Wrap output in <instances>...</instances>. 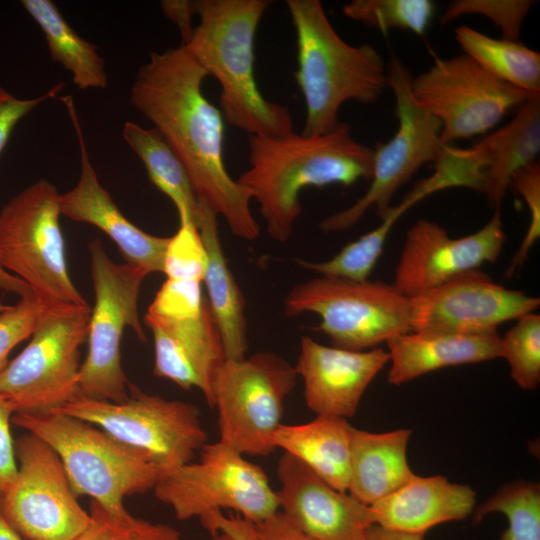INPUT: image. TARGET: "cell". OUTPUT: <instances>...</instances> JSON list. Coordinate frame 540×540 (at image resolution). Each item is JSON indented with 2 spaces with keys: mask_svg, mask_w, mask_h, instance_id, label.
Instances as JSON below:
<instances>
[{
  "mask_svg": "<svg viewBox=\"0 0 540 540\" xmlns=\"http://www.w3.org/2000/svg\"><path fill=\"white\" fill-rule=\"evenodd\" d=\"M373 162L374 149L358 142L345 122L321 135H250L249 168L237 182L258 203L269 237L284 243L301 214L303 189L370 180Z\"/></svg>",
  "mask_w": 540,
  "mask_h": 540,
  "instance_id": "cell-2",
  "label": "cell"
},
{
  "mask_svg": "<svg viewBox=\"0 0 540 540\" xmlns=\"http://www.w3.org/2000/svg\"><path fill=\"white\" fill-rule=\"evenodd\" d=\"M387 78L388 88L395 97L397 131L374 149L371 182L363 196L319 223L326 233L350 229L371 208L382 218L390 209L396 191L424 164L435 163L443 151L440 122L414 99L412 74L395 56L387 66Z\"/></svg>",
  "mask_w": 540,
  "mask_h": 540,
  "instance_id": "cell-14",
  "label": "cell"
},
{
  "mask_svg": "<svg viewBox=\"0 0 540 540\" xmlns=\"http://www.w3.org/2000/svg\"><path fill=\"white\" fill-rule=\"evenodd\" d=\"M14 408L0 394V496L7 490L17 475V462L10 423Z\"/></svg>",
  "mask_w": 540,
  "mask_h": 540,
  "instance_id": "cell-41",
  "label": "cell"
},
{
  "mask_svg": "<svg viewBox=\"0 0 540 540\" xmlns=\"http://www.w3.org/2000/svg\"><path fill=\"white\" fill-rule=\"evenodd\" d=\"M473 522L486 515L502 513L508 528L500 540H540V487L538 483L515 481L502 486L474 511Z\"/></svg>",
  "mask_w": 540,
  "mask_h": 540,
  "instance_id": "cell-32",
  "label": "cell"
},
{
  "mask_svg": "<svg viewBox=\"0 0 540 540\" xmlns=\"http://www.w3.org/2000/svg\"><path fill=\"white\" fill-rule=\"evenodd\" d=\"M268 0H198L199 24L182 45L218 81L224 120L249 135L293 131L289 109L267 100L255 78V35Z\"/></svg>",
  "mask_w": 540,
  "mask_h": 540,
  "instance_id": "cell-3",
  "label": "cell"
},
{
  "mask_svg": "<svg viewBox=\"0 0 540 540\" xmlns=\"http://www.w3.org/2000/svg\"><path fill=\"white\" fill-rule=\"evenodd\" d=\"M17 475L0 496V514L26 540H76L90 522L56 451L27 433L15 442Z\"/></svg>",
  "mask_w": 540,
  "mask_h": 540,
  "instance_id": "cell-15",
  "label": "cell"
},
{
  "mask_svg": "<svg viewBox=\"0 0 540 540\" xmlns=\"http://www.w3.org/2000/svg\"><path fill=\"white\" fill-rule=\"evenodd\" d=\"M207 76L182 45L152 52L138 69L130 102L181 160L200 203L222 216L236 237L254 240L260 227L252 198L225 167L224 118L202 92Z\"/></svg>",
  "mask_w": 540,
  "mask_h": 540,
  "instance_id": "cell-1",
  "label": "cell"
},
{
  "mask_svg": "<svg viewBox=\"0 0 540 540\" xmlns=\"http://www.w3.org/2000/svg\"><path fill=\"white\" fill-rule=\"evenodd\" d=\"M122 136L143 163L149 180L175 205L180 221H191L197 227L201 203L181 160L161 133L126 121Z\"/></svg>",
  "mask_w": 540,
  "mask_h": 540,
  "instance_id": "cell-28",
  "label": "cell"
},
{
  "mask_svg": "<svg viewBox=\"0 0 540 540\" xmlns=\"http://www.w3.org/2000/svg\"><path fill=\"white\" fill-rule=\"evenodd\" d=\"M352 430L347 419L317 415L302 424H281L273 444L290 454L333 488L347 492Z\"/></svg>",
  "mask_w": 540,
  "mask_h": 540,
  "instance_id": "cell-27",
  "label": "cell"
},
{
  "mask_svg": "<svg viewBox=\"0 0 540 540\" xmlns=\"http://www.w3.org/2000/svg\"><path fill=\"white\" fill-rule=\"evenodd\" d=\"M534 5L531 0H453L440 20L448 23L463 15H481L500 29L502 39L519 41L524 20Z\"/></svg>",
  "mask_w": 540,
  "mask_h": 540,
  "instance_id": "cell-36",
  "label": "cell"
},
{
  "mask_svg": "<svg viewBox=\"0 0 540 540\" xmlns=\"http://www.w3.org/2000/svg\"><path fill=\"white\" fill-rule=\"evenodd\" d=\"M12 422L56 451L76 496H89L115 514L127 512L126 497L153 490L163 472L145 450L72 416L15 413Z\"/></svg>",
  "mask_w": 540,
  "mask_h": 540,
  "instance_id": "cell-5",
  "label": "cell"
},
{
  "mask_svg": "<svg viewBox=\"0 0 540 540\" xmlns=\"http://www.w3.org/2000/svg\"><path fill=\"white\" fill-rule=\"evenodd\" d=\"M284 313H313L317 330L332 346L362 351L411 331L409 298L391 283L318 276L294 285L284 299Z\"/></svg>",
  "mask_w": 540,
  "mask_h": 540,
  "instance_id": "cell-8",
  "label": "cell"
},
{
  "mask_svg": "<svg viewBox=\"0 0 540 540\" xmlns=\"http://www.w3.org/2000/svg\"><path fill=\"white\" fill-rule=\"evenodd\" d=\"M476 493L443 476H415L389 496L370 505L374 524L388 530L424 534L434 526L467 518Z\"/></svg>",
  "mask_w": 540,
  "mask_h": 540,
  "instance_id": "cell-22",
  "label": "cell"
},
{
  "mask_svg": "<svg viewBox=\"0 0 540 540\" xmlns=\"http://www.w3.org/2000/svg\"><path fill=\"white\" fill-rule=\"evenodd\" d=\"M420 200L416 193L410 191L400 204L390 207L376 228L348 243L328 260L296 259L295 262L319 276L351 281L368 280L383 252L391 229L397 220Z\"/></svg>",
  "mask_w": 540,
  "mask_h": 540,
  "instance_id": "cell-31",
  "label": "cell"
},
{
  "mask_svg": "<svg viewBox=\"0 0 540 540\" xmlns=\"http://www.w3.org/2000/svg\"><path fill=\"white\" fill-rule=\"evenodd\" d=\"M414 99L441 124V142L493 129L530 96L486 72L465 54L438 59L411 81Z\"/></svg>",
  "mask_w": 540,
  "mask_h": 540,
  "instance_id": "cell-16",
  "label": "cell"
},
{
  "mask_svg": "<svg viewBox=\"0 0 540 540\" xmlns=\"http://www.w3.org/2000/svg\"><path fill=\"white\" fill-rule=\"evenodd\" d=\"M200 522L212 536L221 531L233 540H255L254 523L240 515L226 517L217 511L200 518Z\"/></svg>",
  "mask_w": 540,
  "mask_h": 540,
  "instance_id": "cell-42",
  "label": "cell"
},
{
  "mask_svg": "<svg viewBox=\"0 0 540 540\" xmlns=\"http://www.w3.org/2000/svg\"><path fill=\"white\" fill-rule=\"evenodd\" d=\"M509 187L519 193L530 211V222L527 232L513 256L507 269V277L511 278L519 271L529 255L530 250L540 237V165L534 161L512 176Z\"/></svg>",
  "mask_w": 540,
  "mask_h": 540,
  "instance_id": "cell-38",
  "label": "cell"
},
{
  "mask_svg": "<svg viewBox=\"0 0 540 540\" xmlns=\"http://www.w3.org/2000/svg\"><path fill=\"white\" fill-rule=\"evenodd\" d=\"M198 229L207 253L202 282L220 333L225 358L242 359L248 349L245 299L221 245L217 214L202 203Z\"/></svg>",
  "mask_w": 540,
  "mask_h": 540,
  "instance_id": "cell-26",
  "label": "cell"
},
{
  "mask_svg": "<svg viewBox=\"0 0 540 540\" xmlns=\"http://www.w3.org/2000/svg\"><path fill=\"white\" fill-rule=\"evenodd\" d=\"M0 290L18 295L19 298L35 296L30 287L21 279L6 271L0 265Z\"/></svg>",
  "mask_w": 540,
  "mask_h": 540,
  "instance_id": "cell-45",
  "label": "cell"
},
{
  "mask_svg": "<svg viewBox=\"0 0 540 540\" xmlns=\"http://www.w3.org/2000/svg\"><path fill=\"white\" fill-rule=\"evenodd\" d=\"M45 305L36 297H22L0 312V374L8 364L10 352L30 338Z\"/></svg>",
  "mask_w": 540,
  "mask_h": 540,
  "instance_id": "cell-39",
  "label": "cell"
},
{
  "mask_svg": "<svg viewBox=\"0 0 540 540\" xmlns=\"http://www.w3.org/2000/svg\"><path fill=\"white\" fill-rule=\"evenodd\" d=\"M255 525V540H315L300 530L281 511Z\"/></svg>",
  "mask_w": 540,
  "mask_h": 540,
  "instance_id": "cell-43",
  "label": "cell"
},
{
  "mask_svg": "<svg viewBox=\"0 0 540 540\" xmlns=\"http://www.w3.org/2000/svg\"><path fill=\"white\" fill-rule=\"evenodd\" d=\"M21 5L37 23L53 61L72 75L80 90L104 89L108 85L103 58L97 47L82 38L50 0H22Z\"/></svg>",
  "mask_w": 540,
  "mask_h": 540,
  "instance_id": "cell-29",
  "label": "cell"
},
{
  "mask_svg": "<svg viewBox=\"0 0 540 540\" xmlns=\"http://www.w3.org/2000/svg\"><path fill=\"white\" fill-rule=\"evenodd\" d=\"M430 0H353L343 6V14L387 34L392 29L408 30L423 36L433 18Z\"/></svg>",
  "mask_w": 540,
  "mask_h": 540,
  "instance_id": "cell-33",
  "label": "cell"
},
{
  "mask_svg": "<svg viewBox=\"0 0 540 540\" xmlns=\"http://www.w3.org/2000/svg\"><path fill=\"white\" fill-rule=\"evenodd\" d=\"M90 272L95 293L88 330V352L81 364L78 395L114 403L129 397V382L121 364L120 344L124 330L131 328L146 341L139 319L138 298L148 275L126 263H115L102 242H90Z\"/></svg>",
  "mask_w": 540,
  "mask_h": 540,
  "instance_id": "cell-9",
  "label": "cell"
},
{
  "mask_svg": "<svg viewBox=\"0 0 540 540\" xmlns=\"http://www.w3.org/2000/svg\"><path fill=\"white\" fill-rule=\"evenodd\" d=\"M386 343L391 362L387 380L392 385H402L445 367L501 358L498 331L484 334L410 331Z\"/></svg>",
  "mask_w": 540,
  "mask_h": 540,
  "instance_id": "cell-23",
  "label": "cell"
},
{
  "mask_svg": "<svg viewBox=\"0 0 540 540\" xmlns=\"http://www.w3.org/2000/svg\"><path fill=\"white\" fill-rule=\"evenodd\" d=\"M56 187L40 179L0 210V265L44 305H88L71 280Z\"/></svg>",
  "mask_w": 540,
  "mask_h": 540,
  "instance_id": "cell-6",
  "label": "cell"
},
{
  "mask_svg": "<svg viewBox=\"0 0 540 540\" xmlns=\"http://www.w3.org/2000/svg\"><path fill=\"white\" fill-rule=\"evenodd\" d=\"M409 304L411 331L484 334L534 312L540 299L506 288L474 269L409 298Z\"/></svg>",
  "mask_w": 540,
  "mask_h": 540,
  "instance_id": "cell-17",
  "label": "cell"
},
{
  "mask_svg": "<svg viewBox=\"0 0 540 540\" xmlns=\"http://www.w3.org/2000/svg\"><path fill=\"white\" fill-rule=\"evenodd\" d=\"M6 307H7V305H3V304L0 303V312L3 311Z\"/></svg>",
  "mask_w": 540,
  "mask_h": 540,
  "instance_id": "cell-49",
  "label": "cell"
},
{
  "mask_svg": "<svg viewBox=\"0 0 540 540\" xmlns=\"http://www.w3.org/2000/svg\"><path fill=\"white\" fill-rule=\"evenodd\" d=\"M297 43L295 79L306 106L304 135L332 131L348 101L375 103L388 88L387 67L375 47L344 41L319 0H287Z\"/></svg>",
  "mask_w": 540,
  "mask_h": 540,
  "instance_id": "cell-4",
  "label": "cell"
},
{
  "mask_svg": "<svg viewBox=\"0 0 540 540\" xmlns=\"http://www.w3.org/2000/svg\"><path fill=\"white\" fill-rule=\"evenodd\" d=\"M279 511L315 540H364L370 507L341 492L284 452L277 465Z\"/></svg>",
  "mask_w": 540,
  "mask_h": 540,
  "instance_id": "cell-20",
  "label": "cell"
},
{
  "mask_svg": "<svg viewBox=\"0 0 540 540\" xmlns=\"http://www.w3.org/2000/svg\"><path fill=\"white\" fill-rule=\"evenodd\" d=\"M60 100L68 112L80 152L78 182L59 196L61 215L76 222L88 223L103 231L118 247L126 264L147 274L163 273L169 237H159L143 231L119 210L109 192L101 185L91 163L73 98L66 95Z\"/></svg>",
  "mask_w": 540,
  "mask_h": 540,
  "instance_id": "cell-19",
  "label": "cell"
},
{
  "mask_svg": "<svg viewBox=\"0 0 540 540\" xmlns=\"http://www.w3.org/2000/svg\"><path fill=\"white\" fill-rule=\"evenodd\" d=\"M153 491L182 521L230 509L258 524L279 510L264 470L220 441L206 443L198 462L163 471Z\"/></svg>",
  "mask_w": 540,
  "mask_h": 540,
  "instance_id": "cell-12",
  "label": "cell"
},
{
  "mask_svg": "<svg viewBox=\"0 0 540 540\" xmlns=\"http://www.w3.org/2000/svg\"><path fill=\"white\" fill-rule=\"evenodd\" d=\"M424 534L404 533L388 530L376 524L371 525L365 533L364 540H423Z\"/></svg>",
  "mask_w": 540,
  "mask_h": 540,
  "instance_id": "cell-46",
  "label": "cell"
},
{
  "mask_svg": "<svg viewBox=\"0 0 540 540\" xmlns=\"http://www.w3.org/2000/svg\"><path fill=\"white\" fill-rule=\"evenodd\" d=\"M88 305H45L26 347L0 374V394L15 413H47L78 395Z\"/></svg>",
  "mask_w": 540,
  "mask_h": 540,
  "instance_id": "cell-7",
  "label": "cell"
},
{
  "mask_svg": "<svg viewBox=\"0 0 540 540\" xmlns=\"http://www.w3.org/2000/svg\"><path fill=\"white\" fill-rule=\"evenodd\" d=\"M164 15L178 28L182 44L185 45L192 36V19L197 15V1L164 0L160 4Z\"/></svg>",
  "mask_w": 540,
  "mask_h": 540,
  "instance_id": "cell-44",
  "label": "cell"
},
{
  "mask_svg": "<svg viewBox=\"0 0 540 540\" xmlns=\"http://www.w3.org/2000/svg\"><path fill=\"white\" fill-rule=\"evenodd\" d=\"M64 83H57L42 95L20 99L0 87V154L4 150L16 125L43 102L55 98Z\"/></svg>",
  "mask_w": 540,
  "mask_h": 540,
  "instance_id": "cell-40",
  "label": "cell"
},
{
  "mask_svg": "<svg viewBox=\"0 0 540 540\" xmlns=\"http://www.w3.org/2000/svg\"><path fill=\"white\" fill-rule=\"evenodd\" d=\"M0 540H26L19 535L0 514Z\"/></svg>",
  "mask_w": 540,
  "mask_h": 540,
  "instance_id": "cell-47",
  "label": "cell"
},
{
  "mask_svg": "<svg viewBox=\"0 0 540 540\" xmlns=\"http://www.w3.org/2000/svg\"><path fill=\"white\" fill-rule=\"evenodd\" d=\"M90 522L76 540H180L174 527L131 515L115 514L96 501L89 506Z\"/></svg>",
  "mask_w": 540,
  "mask_h": 540,
  "instance_id": "cell-35",
  "label": "cell"
},
{
  "mask_svg": "<svg viewBox=\"0 0 540 540\" xmlns=\"http://www.w3.org/2000/svg\"><path fill=\"white\" fill-rule=\"evenodd\" d=\"M51 412L97 425L116 439L145 450L163 471L192 462L207 443L194 405L146 394L131 383L129 397L122 403L77 395Z\"/></svg>",
  "mask_w": 540,
  "mask_h": 540,
  "instance_id": "cell-13",
  "label": "cell"
},
{
  "mask_svg": "<svg viewBox=\"0 0 540 540\" xmlns=\"http://www.w3.org/2000/svg\"><path fill=\"white\" fill-rule=\"evenodd\" d=\"M412 431L372 433L353 427L348 493L370 506L389 496L416 475L407 461Z\"/></svg>",
  "mask_w": 540,
  "mask_h": 540,
  "instance_id": "cell-25",
  "label": "cell"
},
{
  "mask_svg": "<svg viewBox=\"0 0 540 540\" xmlns=\"http://www.w3.org/2000/svg\"><path fill=\"white\" fill-rule=\"evenodd\" d=\"M201 283L167 278L144 321L153 335L155 376L198 388L212 407V382L225 353Z\"/></svg>",
  "mask_w": 540,
  "mask_h": 540,
  "instance_id": "cell-10",
  "label": "cell"
},
{
  "mask_svg": "<svg viewBox=\"0 0 540 540\" xmlns=\"http://www.w3.org/2000/svg\"><path fill=\"white\" fill-rule=\"evenodd\" d=\"M297 376L293 365L271 352L225 358L212 382L219 441L244 456L273 453L285 399L294 389Z\"/></svg>",
  "mask_w": 540,
  "mask_h": 540,
  "instance_id": "cell-11",
  "label": "cell"
},
{
  "mask_svg": "<svg viewBox=\"0 0 540 540\" xmlns=\"http://www.w3.org/2000/svg\"><path fill=\"white\" fill-rule=\"evenodd\" d=\"M212 540H233L228 534L219 531L212 536Z\"/></svg>",
  "mask_w": 540,
  "mask_h": 540,
  "instance_id": "cell-48",
  "label": "cell"
},
{
  "mask_svg": "<svg viewBox=\"0 0 540 540\" xmlns=\"http://www.w3.org/2000/svg\"><path fill=\"white\" fill-rule=\"evenodd\" d=\"M484 170L483 191L499 209L518 170L536 161L540 151V94L530 96L514 118L472 146Z\"/></svg>",
  "mask_w": 540,
  "mask_h": 540,
  "instance_id": "cell-24",
  "label": "cell"
},
{
  "mask_svg": "<svg viewBox=\"0 0 540 540\" xmlns=\"http://www.w3.org/2000/svg\"><path fill=\"white\" fill-rule=\"evenodd\" d=\"M501 358L510 375L523 390H534L540 383V315L527 313L501 337Z\"/></svg>",
  "mask_w": 540,
  "mask_h": 540,
  "instance_id": "cell-34",
  "label": "cell"
},
{
  "mask_svg": "<svg viewBox=\"0 0 540 540\" xmlns=\"http://www.w3.org/2000/svg\"><path fill=\"white\" fill-rule=\"evenodd\" d=\"M207 253L198 227L191 221H180L176 233L169 237L163 262L167 278L202 282Z\"/></svg>",
  "mask_w": 540,
  "mask_h": 540,
  "instance_id": "cell-37",
  "label": "cell"
},
{
  "mask_svg": "<svg viewBox=\"0 0 540 540\" xmlns=\"http://www.w3.org/2000/svg\"><path fill=\"white\" fill-rule=\"evenodd\" d=\"M505 239L499 209L482 228L460 238H452L436 222L419 219L406 232L392 284L408 298L417 296L459 274L495 263Z\"/></svg>",
  "mask_w": 540,
  "mask_h": 540,
  "instance_id": "cell-18",
  "label": "cell"
},
{
  "mask_svg": "<svg viewBox=\"0 0 540 540\" xmlns=\"http://www.w3.org/2000/svg\"><path fill=\"white\" fill-rule=\"evenodd\" d=\"M464 54L498 80L540 94V53L520 41L492 38L467 25L455 29Z\"/></svg>",
  "mask_w": 540,
  "mask_h": 540,
  "instance_id": "cell-30",
  "label": "cell"
},
{
  "mask_svg": "<svg viewBox=\"0 0 540 540\" xmlns=\"http://www.w3.org/2000/svg\"><path fill=\"white\" fill-rule=\"evenodd\" d=\"M389 360L382 348L348 350L303 336L294 368L303 380L311 411L347 419L354 416L367 387Z\"/></svg>",
  "mask_w": 540,
  "mask_h": 540,
  "instance_id": "cell-21",
  "label": "cell"
}]
</instances>
